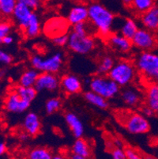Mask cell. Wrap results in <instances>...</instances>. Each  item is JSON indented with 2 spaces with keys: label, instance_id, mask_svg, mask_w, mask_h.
<instances>
[{
  "label": "cell",
  "instance_id": "obj_1",
  "mask_svg": "<svg viewBox=\"0 0 158 159\" xmlns=\"http://www.w3.org/2000/svg\"><path fill=\"white\" fill-rule=\"evenodd\" d=\"M89 21L101 37L106 39L112 33L115 17L108 8L97 2L88 6Z\"/></svg>",
  "mask_w": 158,
  "mask_h": 159
},
{
  "label": "cell",
  "instance_id": "obj_2",
  "mask_svg": "<svg viewBox=\"0 0 158 159\" xmlns=\"http://www.w3.org/2000/svg\"><path fill=\"white\" fill-rule=\"evenodd\" d=\"M136 68L147 83H158V52H141L134 62Z\"/></svg>",
  "mask_w": 158,
  "mask_h": 159
},
{
  "label": "cell",
  "instance_id": "obj_3",
  "mask_svg": "<svg viewBox=\"0 0 158 159\" xmlns=\"http://www.w3.org/2000/svg\"><path fill=\"white\" fill-rule=\"evenodd\" d=\"M137 72L135 64L132 62L121 60L115 63L108 76L120 87H126L135 80Z\"/></svg>",
  "mask_w": 158,
  "mask_h": 159
},
{
  "label": "cell",
  "instance_id": "obj_4",
  "mask_svg": "<svg viewBox=\"0 0 158 159\" xmlns=\"http://www.w3.org/2000/svg\"><path fill=\"white\" fill-rule=\"evenodd\" d=\"M119 117L125 129L132 135L146 134L150 130V122L142 113L124 112Z\"/></svg>",
  "mask_w": 158,
  "mask_h": 159
},
{
  "label": "cell",
  "instance_id": "obj_5",
  "mask_svg": "<svg viewBox=\"0 0 158 159\" xmlns=\"http://www.w3.org/2000/svg\"><path fill=\"white\" fill-rule=\"evenodd\" d=\"M30 63L33 68L36 69L39 72L57 74L63 67V55L59 52L46 57L39 55H33L30 58Z\"/></svg>",
  "mask_w": 158,
  "mask_h": 159
},
{
  "label": "cell",
  "instance_id": "obj_6",
  "mask_svg": "<svg viewBox=\"0 0 158 159\" xmlns=\"http://www.w3.org/2000/svg\"><path fill=\"white\" fill-rule=\"evenodd\" d=\"M90 90L107 100L115 98L120 92V86L106 75H96L89 80Z\"/></svg>",
  "mask_w": 158,
  "mask_h": 159
},
{
  "label": "cell",
  "instance_id": "obj_7",
  "mask_svg": "<svg viewBox=\"0 0 158 159\" xmlns=\"http://www.w3.org/2000/svg\"><path fill=\"white\" fill-rule=\"evenodd\" d=\"M68 48L78 55H88L95 49L96 41L90 35H79L72 31L68 36Z\"/></svg>",
  "mask_w": 158,
  "mask_h": 159
},
{
  "label": "cell",
  "instance_id": "obj_8",
  "mask_svg": "<svg viewBox=\"0 0 158 159\" xmlns=\"http://www.w3.org/2000/svg\"><path fill=\"white\" fill-rule=\"evenodd\" d=\"M131 41L133 46L142 52L153 51L158 47V37L156 33L145 28L138 29Z\"/></svg>",
  "mask_w": 158,
  "mask_h": 159
},
{
  "label": "cell",
  "instance_id": "obj_9",
  "mask_svg": "<svg viewBox=\"0 0 158 159\" xmlns=\"http://www.w3.org/2000/svg\"><path fill=\"white\" fill-rule=\"evenodd\" d=\"M69 21L62 17H52L45 21L43 27V32L46 37L51 39L59 35L67 34L69 30Z\"/></svg>",
  "mask_w": 158,
  "mask_h": 159
},
{
  "label": "cell",
  "instance_id": "obj_10",
  "mask_svg": "<svg viewBox=\"0 0 158 159\" xmlns=\"http://www.w3.org/2000/svg\"><path fill=\"white\" fill-rule=\"evenodd\" d=\"M31 102L23 99L16 90L9 93L5 100V108L8 112L21 114L28 110Z\"/></svg>",
  "mask_w": 158,
  "mask_h": 159
},
{
  "label": "cell",
  "instance_id": "obj_11",
  "mask_svg": "<svg viewBox=\"0 0 158 159\" xmlns=\"http://www.w3.org/2000/svg\"><path fill=\"white\" fill-rule=\"evenodd\" d=\"M60 86V79L56 74L41 72L39 75L34 87L38 92L48 91L53 92L59 89Z\"/></svg>",
  "mask_w": 158,
  "mask_h": 159
},
{
  "label": "cell",
  "instance_id": "obj_12",
  "mask_svg": "<svg viewBox=\"0 0 158 159\" xmlns=\"http://www.w3.org/2000/svg\"><path fill=\"white\" fill-rule=\"evenodd\" d=\"M106 40L110 48L120 53H128L132 49L133 44L131 40L121 35L119 33H111L107 37Z\"/></svg>",
  "mask_w": 158,
  "mask_h": 159
},
{
  "label": "cell",
  "instance_id": "obj_13",
  "mask_svg": "<svg viewBox=\"0 0 158 159\" xmlns=\"http://www.w3.org/2000/svg\"><path fill=\"white\" fill-rule=\"evenodd\" d=\"M60 87L66 94H77L82 91V83L81 79L77 75L67 74L61 79Z\"/></svg>",
  "mask_w": 158,
  "mask_h": 159
},
{
  "label": "cell",
  "instance_id": "obj_14",
  "mask_svg": "<svg viewBox=\"0 0 158 159\" xmlns=\"http://www.w3.org/2000/svg\"><path fill=\"white\" fill-rule=\"evenodd\" d=\"M66 19L72 25H74L78 23L86 22L89 20L88 7L82 3L76 4L70 8Z\"/></svg>",
  "mask_w": 158,
  "mask_h": 159
},
{
  "label": "cell",
  "instance_id": "obj_15",
  "mask_svg": "<svg viewBox=\"0 0 158 159\" xmlns=\"http://www.w3.org/2000/svg\"><path fill=\"white\" fill-rule=\"evenodd\" d=\"M24 131L31 136H36L41 130V121L36 112H29L25 116L22 122Z\"/></svg>",
  "mask_w": 158,
  "mask_h": 159
},
{
  "label": "cell",
  "instance_id": "obj_16",
  "mask_svg": "<svg viewBox=\"0 0 158 159\" xmlns=\"http://www.w3.org/2000/svg\"><path fill=\"white\" fill-rule=\"evenodd\" d=\"M33 13V11L30 9L29 7H26L22 3L17 2L12 16L17 25L21 29L24 30L29 21Z\"/></svg>",
  "mask_w": 158,
  "mask_h": 159
},
{
  "label": "cell",
  "instance_id": "obj_17",
  "mask_svg": "<svg viewBox=\"0 0 158 159\" xmlns=\"http://www.w3.org/2000/svg\"><path fill=\"white\" fill-rule=\"evenodd\" d=\"M141 23L145 29L153 32H158V5H155L150 10L141 15Z\"/></svg>",
  "mask_w": 158,
  "mask_h": 159
},
{
  "label": "cell",
  "instance_id": "obj_18",
  "mask_svg": "<svg viewBox=\"0 0 158 159\" xmlns=\"http://www.w3.org/2000/svg\"><path fill=\"white\" fill-rule=\"evenodd\" d=\"M64 119L74 136L76 139L82 138L85 128L80 118L74 112H69L65 114Z\"/></svg>",
  "mask_w": 158,
  "mask_h": 159
},
{
  "label": "cell",
  "instance_id": "obj_19",
  "mask_svg": "<svg viewBox=\"0 0 158 159\" xmlns=\"http://www.w3.org/2000/svg\"><path fill=\"white\" fill-rule=\"evenodd\" d=\"M145 105L158 114V83L148 84L145 91Z\"/></svg>",
  "mask_w": 158,
  "mask_h": 159
},
{
  "label": "cell",
  "instance_id": "obj_20",
  "mask_svg": "<svg viewBox=\"0 0 158 159\" xmlns=\"http://www.w3.org/2000/svg\"><path fill=\"white\" fill-rule=\"evenodd\" d=\"M121 99L124 104L130 107H136L142 102V94L133 87H126L121 92Z\"/></svg>",
  "mask_w": 158,
  "mask_h": 159
},
{
  "label": "cell",
  "instance_id": "obj_21",
  "mask_svg": "<svg viewBox=\"0 0 158 159\" xmlns=\"http://www.w3.org/2000/svg\"><path fill=\"white\" fill-rule=\"evenodd\" d=\"M24 34L27 38H35L38 37L41 32V25L38 14L33 13L29 21L24 29Z\"/></svg>",
  "mask_w": 158,
  "mask_h": 159
},
{
  "label": "cell",
  "instance_id": "obj_22",
  "mask_svg": "<svg viewBox=\"0 0 158 159\" xmlns=\"http://www.w3.org/2000/svg\"><path fill=\"white\" fill-rule=\"evenodd\" d=\"M138 26L136 21L132 18H125L123 20L120 25L119 33L124 36L127 38L132 40L135 33L138 30Z\"/></svg>",
  "mask_w": 158,
  "mask_h": 159
},
{
  "label": "cell",
  "instance_id": "obj_23",
  "mask_svg": "<svg viewBox=\"0 0 158 159\" xmlns=\"http://www.w3.org/2000/svg\"><path fill=\"white\" fill-rule=\"evenodd\" d=\"M84 98L88 103L100 109H106L109 106L108 100L105 99L102 96L92 90L85 92L84 93Z\"/></svg>",
  "mask_w": 158,
  "mask_h": 159
},
{
  "label": "cell",
  "instance_id": "obj_24",
  "mask_svg": "<svg viewBox=\"0 0 158 159\" xmlns=\"http://www.w3.org/2000/svg\"><path fill=\"white\" fill-rule=\"evenodd\" d=\"M39 75H40V73H39L38 70L34 68L25 70L21 74V77H20L19 85L21 86H25V87L34 86Z\"/></svg>",
  "mask_w": 158,
  "mask_h": 159
},
{
  "label": "cell",
  "instance_id": "obj_25",
  "mask_svg": "<svg viewBox=\"0 0 158 159\" xmlns=\"http://www.w3.org/2000/svg\"><path fill=\"white\" fill-rule=\"evenodd\" d=\"M156 5V0H133L130 8L135 14L141 16Z\"/></svg>",
  "mask_w": 158,
  "mask_h": 159
},
{
  "label": "cell",
  "instance_id": "obj_26",
  "mask_svg": "<svg viewBox=\"0 0 158 159\" xmlns=\"http://www.w3.org/2000/svg\"><path fill=\"white\" fill-rule=\"evenodd\" d=\"M72 152L89 158L91 156V148L86 140L79 138L77 139L74 143L72 146Z\"/></svg>",
  "mask_w": 158,
  "mask_h": 159
},
{
  "label": "cell",
  "instance_id": "obj_27",
  "mask_svg": "<svg viewBox=\"0 0 158 159\" xmlns=\"http://www.w3.org/2000/svg\"><path fill=\"white\" fill-rule=\"evenodd\" d=\"M115 63V60L111 56H104L100 60L99 63H98L97 72L99 73V75H108Z\"/></svg>",
  "mask_w": 158,
  "mask_h": 159
},
{
  "label": "cell",
  "instance_id": "obj_28",
  "mask_svg": "<svg viewBox=\"0 0 158 159\" xmlns=\"http://www.w3.org/2000/svg\"><path fill=\"white\" fill-rule=\"evenodd\" d=\"M52 151L45 147H35L31 150L28 154L27 159H52Z\"/></svg>",
  "mask_w": 158,
  "mask_h": 159
},
{
  "label": "cell",
  "instance_id": "obj_29",
  "mask_svg": "<svg viewBox=\"0 0 158 159\" xmlns=\"http://www.w3.org/2000/svg\"><path fill=\"white\" fill-rule=\"evenodd\" d=\"M17 92V93L23 98V99L28 101V102H33V100L36 98L37 95V92L38 91L36 89L34 86L32 87H25V86H18L15 89Z\"/></svg>",
  "mask_w": 158,
  "mask_h": 159
},
{
  "label": "cell",
  "instance_id": "obj_30",
  "mask_svg": "<svg viewBox=\"0 0 158 159\" xmlns=\"http://www.w3.org/2000/svg\"><path fill=\"white\" fill-rule=\"evenodd\" d=\"M17 0H0V10L1 14L9 17L13 14Z\"/></svg>",
  "mask_w": 158,
  "mask_h": 159
},
{
  "label": "cell",
  "instance_id": "obj_31",
  "mask_svg": "<svg viewBox=\"0 0 158 159\" xmlns=\"http://www.w3.org/2000/svg\"><path fill=\"white\" fill-rule=\"evenodd\" d=\"M62 107V102L59 98H51L46 102L44 108L47 114H53L58 112Z\"/></svg>",
  "mask_w": 158,
  "mask_h": 159
},
{
  "label": "cell",
  "instance_id": "obj_32",
  "mask_svg": "<svg viewBox=\"0 0 158 159\" xmlns=\"http://www.w3.org/2000/svg\"><path fill=\"white\" fill-rule=\"evenodd\" d=\"M89 26L87 22L78 23L73 25V32L78 33L79 35H89Z\"/></svg>",
  "mask_w": 158,
  "mask_h": 159
},
{
  "label": "cell",
  "instance_id": "obj_33",
  "mask_svg": "<svg viewBox=\"0 0 158 159\" xmlns=\"http://www.w3.org/2000/svg\"><path fill=\"white\" fill-rule=\"evenodd\" d=\"M11 31V25L7 21H0V44H2L4 37L10 34Z\"/></svg>",
  "mask_w": 158,
  "mask_h": 159
},
{
  "label": "cell",
  "instance_id": "obj_34",
  "mask_svg": "<svg viewBox=\"0 0 158 159\" xmlns=\"http://www.w3.org/2000/svg\"><path fill=\"white\" fill-rule=\"evenodd\" d=\"M13 61V57L10 53L0 48V66H7L11 64Z\"/></svg>",
  "mask_w": 158,
  "mask_h": 159
},
{
  "label": "cell",
  "instance_id": "obj_35",
  "mask_svg": "<svg viewBox=\"0 0 158 159\" xmlns=\"http://www.w3.org/2000/svg\"><path fill=\"white\" fill-rule=\"evenodd\" d=\"M68 36H69L68 34L59 35L52 39V41L55 45L58 46V47H64V46L67 45Z\"/></svg>",
  "mask_w": 158,
  "mask_h": 159
},
{
  "label": "cell",
  "instance_id": "obj_36",
  "mask_svg": "<svg viewBox=\"0 0 158 159\" xmlns=\"http://www.w3.org/2000/svg\"><path fill=\"white\" fill-rule=\"evenodd\" d=\"M17 2L24 4L33 11L37 10L41 5V0H17Z\"/></svg>",
  "mask_w": 158,
  "mask_h": 159
},
{
  "label": "cell",
  "instance_id": "obj_37",
  "mask_svg": "<svg viewBox=\"0 0 158 159\" xmlns=\"http://www.w3.org/2000/svg\"><path fill=\"white\" fill-rule=\"evenodd\" d=\"M111 156H112L113 159H127L125 150H124L120 147H115V148L112 149Z\"/></svg>",
  "mask_w": 158,
  "mask_h": 159
},
{
  "label": "cell",
  "instance_id": "obj_38",
  "mask_svg": "<svg viewBox=\"0 0 158 159\" xmlns=\"http://www.w3.org/2000/svg\"><path fill=\"white\" fill-rule=\"evenodd\" d=\"M124 150H125L126 156H127V159H143L142 156L134 149L127 148Z\"/></svg>",
  "mask_w": 158,
  "mask_h": 159
},
{
  "label": "cell",
  "instance_id": "obj_39",
  "mask_svg": "<svg viewBox=\"0 0 158 159\" xmlns=\"http://www.w3.org/2000/svg\"><path fill=\"white\" fill-rule=\"evenodd\" d=\"M142 113L146 117H152L154 115H156L151 108H150V107L146 106V105H145L144 106L142 107Z\"/></svg>",
  "mask_w": 158,
  "mask_h": 159
},
{
  "label": "cell",
  "instance_id": "obj_40",
  "mask_svg": "<svg viewBox=\"0 0 158 159\" xmlns=\"http://www.w3.org/2000/svg\"><path fill=\"white\" fill-rule=\"evenodd\" d=\"M14 37H13L12 35H11V34H8V35H7L6 37H3L2 44H5V45H11V44H12L13 43H14Z\"/></svg>",
  "mask_w": 158,
  "mask_h": 159
},
{
  "label": "cell",
  "instance_id": "obj_41",
  "mask_svg": "<svg viewBox=\"0 0 158 159\" xmlns=\"http://www.w3.org/2000/svg\"><path fill=\"white\" fill-rule=\"evenodd\" d=\"M6 150H7V145H6L5 141L3 139L0 137V157L5 154Z\"/></svg>",
  "mask_w": 158,
  "mask_h": 159
},
{
  "label": "cell",
  "instance_id": "obj_42",
  "mask_svg": "<svg viewBox=\"0 0 158 159\" xmlns=\"http://www.w3.org/2000/svg\"><path fill=\"white\" fill-rule=\"evenodd\" d=\"M69 158L70 159H89L88 157H83V156L82 155H78V154H74V153H72V154H70Z\"/></svg>",
  "mask_w": 158,
  "mask_h": 159
},
{
  "label": "cell",
  "instance_id": "obj_43",
  "mask_svg": "<svg viewBox=\"0 0 158 159\" xmlns=\"http://www.w3.org/2000/svg\"><path fill=\"white\" fill-rule=\"evenodd\" d=\"M29 136V134H27L25 131H24V132L21 133V135H19V138L21 141H25V140L28 139Z\"/></svg>",
  "mask_w": 158,
  "mask_h": 159
},
{
  "label": "cell",
  "instance_id": "obj_44",
  "mask_svg": "<svg viewBox=\"0 0 158 159\" xmlns=\"http://www.w3.org/2000/svg\"><path fill=\"white\" fill-rule=\"evenodd\" d=\"M52 159H67V158H66V156H64L63 154H56L52 156Z\"/></svg>",
  "mask_w": 158,
  "mask_h": 159
},
{
  "label": "cell",
  "instance_id": "obj_45",
  "mask_svg": "<svg viewBox=\"0 0 158 159\" xmlns=\"http://www.w3.org/2000/svg\"><path fill=\"white\" fill-rule=\"evenodd\" d=\"M133 0H122V2L124 3V6H126L127 7H130L131 5V2H132Z\"/></svg>",
  "mask_w": 158,
  "mask_h": 159
},
{
  "label": "cell",
  "instance_id": "obj_46",
  "mask_svg": "<svg viewBox=\"0 0 158 159\" xmlns=\"http://www.w3.org/2000/svg\"><path fill=\"white\" fill-rule=\"evenodd\" d=\"M114 144H115V146L116 147H120V148L122 147V142L120 139H115L114 140Z\"/></svg>",
  "mask_w": 158,
  "mask_h": 159
},
{
  "label": "cell",
  "instance_id": "obj_47",
  "mask_svg": "<svg viewBox=\"0 0 158 159\" xmlns=\"http://www.w3.org/2000/svg\"><path fill=\"white\" fill-rule=\"evenodd\" d=\"M4 75H5V71H4V70L0 69V79H2V78L4 77Z\"/></svg>",
  "mask_w": 158,
  "mask_h": 159
},
{
  "label": "cell",
  "instance_id": "obj_48",
  "mask_svg": "<svg viewBox=\"0 0 158 159\" xmlns=\"http://www.w3.org/2000/svg\"><path fill=\"white\" fill-rule=\"evenodd\" d=\"M146 159H153V158H151V157H146Z\"/></svg>",
  "mask_w": 158,
  "mask_h": 159
},
{
  "label": "cell",
  "instance_id": "obj_49",
  "mask_svg": "<svg viewBox=\"0 0 158 159\" xmlns=\"http://www.w3.org/2000/svg\"><path fill=\"white\" fill-rule=\"evenodd\" d=\"M0 14H1V10H0Z\"/></svg>",
  "mask_w": 158,
  "mask_h": 159
}]
</instances>
